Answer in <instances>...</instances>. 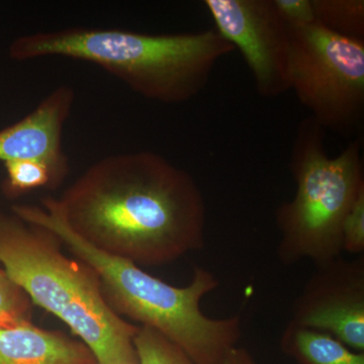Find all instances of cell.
Instances as JSON below:
<instances>
[{"instance_id": "1", "label": "cell", "mask_w": 364, "mask_h": 364, "mask_svg": "<svg viewBox=\"0 0 364 364\" xmlns=\"http://www.w3.org/2000/svg\"><path fill=\"white\" fill-rule=\"evenodd\" d=\"M47 200L79 238L140 267L169 264L205 246L200 186L151 151L102 158Z\"/></svg>"}, {"instance_id": "2", "label": "cell", "mask_w": 364, "mask_h": 364, "mask_svg": "<svg viewBox=\"0 0 364 364\" xmlns=\"http://www.w3.org/2000/svg\"><path fill=\"white\" fill-rule=\"evenodd\" d=\"M13 212L56 234L76 258L92 268L105 301L117 315L159 332L196 364H222L238 346L241 318H210L200 308L203 299L219 287V279L207 268L195 267L188 286H171L132 261L102 252L79 238L47 198L41 207L14 205Z\"/></svg>"}, {"instance_id": "3", "label": "cell", "mask_w": 364, "mask_h": 364, "mask_svg": "<svg viewBox=\"0 0 364 364\" xmlns=\"http://www.w3.org/2000/svg\"><path fill=\"white\" fill-rule=\"evenodd\" d=\"M235 51L215 28L200 33L148 35L74 26L16 38V61L62 57L95 64L153 102L178 105L207 86L219 60Z\"/></svg>"}, {"instance_id": "4", "label": "cell", "mask_w": 364, "mask_h": 364, "mask_svg": "<svg viewBox=\"0 0 364 364\" xmlns=\"http://www.w3.org/2000/svg\"><path fill=\"white\" fill-rule=\"evenodd\" d=\"M62 246L47 228L0 215V262L31 301L68 325L97 364H139V325L112 310L95 270L66 256Z\"/></svg>"}, {"instance_id": "5", "label": "cell", "mask_w": 364, "mask_h": 364, "mask_svg": "<svg viewBox=\"0 0 364 364\" xmlns=\"http://www.w3.org/2000/svg\"><path fill=\"white\" fill-rule=\"evenodd\" d=\"M324 139L312 117L299 124L289 162L296 191L275 213L284 265L311 260L317 267L340 257L345 217L364 188L361 136L335 157L326 153Z\"/></svg>"}, {"instance_id": "6", "label": "cell", "mask_w": 364, "mask_h": 364, "mask_svg": "<svg viewBox=\"0 0 364 364\" xmlns=\"http://www.w3.org/2000/svg\"><path fill=\"white\" fill-rule=\"evenodd\" d=\"M287 79L289 90L325 131L363 136L364 40L318 23L289 26Z\"/></svg>"}, {"instance_id": "7", "label": "cell", "mask_w": 364, "mask_h": 364, "mask_svg": "<svg viewBox=\"0 0 364 364\" xmlns=\"http://www.w3.org/2000/svg\"><path fill=\"white\" fill-rule=\"evenodd\" d=\"M217 32L241 53L261 97H280L287 79L289 26L272 0H205Z\"/></svg>"}, {"instance_id": "8", "label": "cell", "mask_w": 364, "mask_h": 364, "mask_svg": "<svg viewBox=\"0 0 364 364\" xmlns=\"http://www.w3.org/2000/svg\"><path fill=\"white\" fill-rule=\"evenodd\" d=\"M289 323L324 332L364 353V257L317 265L294 301Z\"/></svg>"}, {"instance_id": "9", "label": "cell", "mask_w": 364, "mask_h": 364, "mask_svg": "<svg viewBox=\"0 0 364 364\" xmlns=\"http://www.w3.org/2000/svg\"><path fill=\"white\" fill-rule=\"evenodd\" d=\"M74 100L73 88L59 86L32 112L0 131V161L39 160L49 165L59 186L69 173L62 136Z\"/></svg>"}, {"instance_id": "10", "label": "cell", "mask_w": 364, "mask_h": 364, "mask_svg": "<svg viewBox=\"0 0 364 364\" xmlns=\"http://www.w3.org/2000/svg\"><path fill=\"white\" fill-rule=\"evenodd\" d=\"M0 364H97L82 341L32 322L0 327Z\"/></svg>"}, {"instance_id": "11", "label": "cell", "mask_w": 364, "mask_h": 364, "mask_svg": "<svg viewBox=\"0 0 364 364\" xmlns=\"http://www.w3.org/2000/svg\"><path fill=\"white\" fill-rule=\"evenodd\" d=\"M279 347L296 364H364L363 352L352 350L324 332L289 323Z\"/></svg>"}, {"instance_id": "12", "label": "cell", "mask_w": 364, "mask_h": 364, "mask_svg": "<svg viewBox=\"0 0 364 364\" xmlns=\"http://www.w3.org/2000/svg\"><path fill=\"white\" fill-rule=\"evenodd\" d=\"M316 23L330 32L364 40L363 0H313Z\"/></svg>"}, {"instance_id": "13", "label": "cell", "mask_w": 364, "mask_h": 364, "mask_svg": "<svg viewBox=\"0 0 364 364\" xmlns=\"http://www.w3.org/2000/svg\"><path fill=\"white\" fill-rule=\"evenodd\" d=\"M4 166L7 176L4 186L9 195L18 196L41 188H57L49 165L39 160H13L4 162Z\"/></svg>"}, {"instance_id": "14", "label": "cell", "mask_w": 364, "mask_h": 364, "mask_svg": "<svg viewBox=\"0 0 364 364\" xmlns=\"http://www.w3.org/2000/svg\"><path fill=\"white\" fill-rule=\"evenodd\" d=\"M134 346L139 364H196L178 346L151 328L139 326Z\"/></svg>"}, {"instance_id": "15", "label": "cell", "mask_w": 364, "mask_h": 364, "mask_svg": "<svg viewBox=\"0 0 364 364\" xmlns=\"http://www.w3.org/2000/svg\"><path fill=\"white\" fill-rule=\"evenodd\" d=\"M32 304L25 291L0 269V327L31 322Z\"/></svg>"}, {"instance_id": "16", "label": "cell", "mask_w": 364, "mask_h": 364, "mask_svg": "<svg viewBox=\"0 0 364 364\" xmlns=\"http://www.w3.org/2000/svg\"><path fill=\"white\" fill-rule=\"evenodd\" d=\"M364 251V188L359 193L342 226V252L360 255Z\"/></svg>"}, {"instance_id": "17", "label": "cell", "mask_w": 364, "mask_h": 364, "mask_svg": "<svg viewBox=\"0 0 364 364\" xmlns=\"http://www.w3.org/2000/svg\"><path fill=\"white\" fill-rule=\"evenodd\" d=\"M280 18L289 26L316 23L313 0H272Z\"/></svg>"}, {"instance_id": "18", "label": "cell", "mask_w": 364, "mask_h": 364, "mask_svg": "<svg viewBox=\"0 0 364 364\" xmlns=\"http://www.w3.org/2000/svg\"><path fill=\"white\" fill-rule=\"evenodd\" d=\"M222 364H259L257 363L252 354L243 348V347L236 346L228 353L226 358L224 359Z\"/></svg>"}]
</instances>
